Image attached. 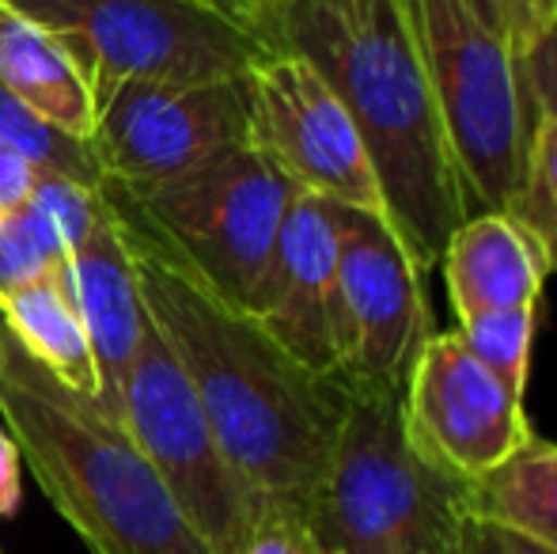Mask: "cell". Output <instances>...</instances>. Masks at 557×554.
I'll return each instance as SVG.
<instances>
[{
  "label": "cell",
  "mask_w": 557,
  "mask_h": 554,
  "mask_svg": "<svg viewBox=\"0 0 557 554\" xmlns=\"http://www.w3.org/2000/svg\"><path fill=\"white\" fill-rule=\"evenodd\" d=\"M250 148L277 163L304 194L387 217L349 111L300 53L281 50L250 73Z\"/></svg>",
  "instance_id": "cell-11"
},
{
  "label": "cell",
  "mask_w": 557,
  "mask_h": 554,
  "mask_svg": "<svg viewBox=\"0 0 557 554\" xmlns=\"http://www.w3.org/2000/svg\"><path fill=\"white\" fill-rule=\"evenodd\" d=\"M441 270L459 323L490 311H535L550 274L531 232L508 213H470L447 239Z\"/></svg>",
  "instance_id": "cell-15"
},
{
  "label": "cell",
  "mask_w": 557,
  "mask_h": 554,
  "mask_svg": "<svg viewBox=\"0 0 557 554\" xmlns=\"http://www.w3.org/2000/svg\"><path fill=\"white\" fill-rule=\"evenodd\" d=\"M0 365H4V327H0Z\"/></svg>",
  "instance_id": "cell-34"
},
{
  "label": "cell",
  "mask_w": 557,
  "mask_h": 554,
  "mask_svg": "<svg viewBox=\"0 0 557 554\" xmlns=\"http://www.w3.org/2000/svg\"><path fill=\"white\" fill-rule=\"evenodd\" d=\"M462 4L470 8V12L478 15L482 23H490L493 30H500V15H497V0H462ZM505 35V30H500Z\"/></svg>",
  "instance_id": "cell-30"
},
{
  "label": "cell",
  "mask_w": 557,
  "mask_h": 554,
  "mask_svg": "<svg viewBox=\"0 0 557 554\" xmlns=\"http://www.w3.org/2000/svg\"><path fill=\"white\" fill-rule=\"evenodd\" d=\"M0 554H4V551H0Z\"/></svg>",
  "instance_id": "cell-35"
},
{
  "label": "cell",
  "mask_w": 557,
  "mask_h": 554,
  "mask_svg": "<svg viewBox=\"0 0 557 554\" xmlns=\"http://www.w3.org/2000/svg\"><path fill=\"white\" fill-rule=\"evenodd\" d=\"M23 502V456L15 436L0 421V517H15Z\"/></svg>",
  "instance_id": "cell-28"
},
{
  "label": "cell",
  "mask_w": 557,
  "mask_h": 554,
  "mask_svg": "<svg viewBox=\"0 0 557 554\" xmlns=\"http://www.w3.org/2000/svg\"><path fill=\"white\" fill-rule=\"evenodd\" d=\"M398 4L433 88L470 209L505 213L523 183L535 130L512 46L462 0Z\"/></svg>",
  "instance_id": "cell-7"
},
{
  "label": "cell",
  "mask_w": 557,
  "mask_h": 554,
  "mask_svg": "<svg viewBox=\"0 0 557 554\" xmlns=\"http://www.w3.org/2000/svg\"><path fill=\"white\" fill-rule=\"evenodd\" d=\"M0 145L12 148L20 160H27L38 175H69L81 183L103 186V171L84 140L61 134L58 126L27 111L4 88H0Z\"/></svg>",
  "instance_id": "cell-19"
},
{
  "label": "cell",
  "mask_w": 557,
  "mask_h": 554,
  "mask_svg": "<svg viewBox=\"0 0 557 554\" xmlns=\"http://www.w3.org/2000/svg\"><path fill=\"white\" fill-rule=\"evenodd\" d=\"M247 316L308 369L337 377V232L331 201L300 194Z\"/></svg>",
  "instance_id": "cell-13"
},
{
  "label": "cell",
  "mask_w": 557,
  "mask_h": 554,
  "mask_svg": "<svg viewBox=\"0 0 557 554\" xmlns=\"http://www.w3.org/2000/svg\"><path fill=\"white\" fill-rule=\"evenodd\" d=\"M69 255L42 224V217L23 201L0 209V300L65 267Z\"/></svg>",
  "instance_id": "cell-23"
},
{
  "label": "cell",
  "mask_w": 557,
  "mask_h": 554,
  "mask_svg": "<svg viewBox=\"0 0 557 554\" xmlns=\"http://www.w3.org/2000/svg\"><path fill=\"white\" fill-rule=\"evenodd\" d=\"M467 509L520 535L539 554H557V444L531 436L497 471L470 482Z\"/></svg>",
  "instance_id": "cell-18"
},
{
  "label": "cell",
  "mask_w": 557,
  "mask_h": 554,
  "mask_svg": "<svg viewBox=\"0 0 557 554\" xmlns=\"http://www.w3.org/2000/svg\"><path fill=\"white\" fill-rule=\"evenodd\" d=\"M38 171L27 160L12 152V148L0 145V209H15L27 201L30 186H35Z\"/></svg>",
  "instance_id": "cell-29"
},
{
  "label": "cell",
  "mask_w": 557,
  "mask_h": 554,
  "mask_svg": "<svg viewBox=\"0 0 557 554\" xmlns=\"http://www.w3.org/2000/svg\"><path fill=\"white\" fill-rule=\"evenodd\" d=\"M206 4H216V8H224V12H232V15H243V20H258L255 15V8H250V0H206ZM262 23V20H258ZM265 27V23H262Z\"/></svg>",
  "instance_id": "cell-31"
},
{
  "label": "cell",
  "mask_w": 557,
  "mask_h": 554,
  "mask_svg": "<svg viewBox=\"0 0 557 554\" xmlns=\"http://www.w3.org/2000/svg\"><path fill=\"white\" fill-rule=\"evenodd\" d=\"M410 444L455 482L485 479L531 441L523 399L474 361L455 331H433L403 387Z\"/></svg>",
  "instance_id": "cell-12"
},
{
  "label": "cell",
  "mask_w": 557,
  "mask_h": 554,
  "mask_svg": "<svg viewBox=\"0 0 557 554\" xmlns=\"http://www.w3.org/2000/svg\"><path fill=\"white\" fill-rule=\"evenodd\" d=\"M122 426L209 554H239L265 509L224 459L178 357L148 319L122 384Z\"/></svg>",
  "instance_id": "cell-8"
},
{
  "label": "cell",
  "mask_w": 557,
  "mask_h": 554,
  "mask_svg": "<svg viewBox=\"0 0 557 554\" xmlns=\"http://www.w3.org/2000/svg\"><path fill=\"white\" fill-rule=\"evenodd\" d=\"M0 421L91 554H209L122 421L46 377L8 331Z\"/></svg>",
  "instance_id": "cell-3"
},
{
  "label": "cell",
  "mask_w": 557,
  "mask_h": 554,
  "mask_svg": "<svg viewBox=\"0 0 557 554\" xmlns=\"http://www.w3.org/2000/svg\"><path fill=\"white\" fill-rule=\"evenodd\" d=\"M497 15L508 46L520 58L557 23V0H497Z\"/></svg>",
  "instance_id": "cell-26"
},
{
  "label": "cell",
  "mask_w": 557,
  "mask_h": 554,
  "mask_svg": "<svg viewBox=\"0 0 557 554\" xmlns=\"http://www.w3.org/2000/svg\"><path fill=\"white\" fill-rule=\"evenodd\" d=\"M27 206L42 217V224L53 232L61 251L73 255L81 244H88L91 232L111 217V194L107 186L81 183L69 175H38L27 194Z\"/></svg>",
  "instance_id": "cell-22"
},
{
  "label": "cell",
  "mask_w": 557,
  "mask_h": 554,
  "mask_svg": "<svg viewBox=\"0 0 557 554\" xmlns=\"http://www.w3.org/2000/svg\"><path fill=\"white\" fill-rule=\"evenodd\" d=\"M334 4H345V8H352V4H368V0H334Z\"/></svg>",
  "instance_id": "cell-33"
},
{
  "label": "cell",
  "mask_w": 557,
  "mask_h": 554,
  "mask_svg": "<svg viewBox=\"0 0 557 554\" xmlns=\"http://www.w3.org/2000/svg\"><path fill=\"white\" fill-rule=\"evenodd\" d=\"M69 46L96 107L125 84H216L281 53L258 20L206 0H4Z\"/></svg>",
  "instance_id": "cell-6"
},
{
  "label": "cell",
  "mask_w": 557,
  "mask_h": 554,
  "mask_svg": "<svg viewBox=\"0 0 557 554\" xmlns=\"http://www.w3.org/2000/svg\"><path fill=\"white\" fill-rule=\"evenodd\" d=\"M107 194L133 236L209 296L247 311L304 190L258 148L239 145L183 178L145 190L107 186Z\"/></svg>",
  "instance_id": "cell-5"
},
{
  "label": "cell",
  "mask_w": 557,
  "mask_h": 554,
  "mask_svg": "<svg viewBox=\"0 0 557 554\" xmlns=\"http://www.w3.org/2000/svg\"><path fill=\"white\" fill-rule=\"evenodd\" d=\"M0 88L61 134L84 145L96 134V99L69 46L4 0H0Z\"/></svg>",
  "instance_id": "cell-16"
},
{
  "label": "cell",
  "mask_w": 557,
  "mask_h": 554,
  "mask_svg": "<svg viewBox=\"0 0 557 554\" xmlns=\"http://www.w3.org/2000/svg\"><path fill=\"white\" fill-rule=\"evenodd\" d=\"M281 4H285V0H250V8H255V15H258L262 23H270L273 15L281 12Z\"/></svg>",
  "instance_id": "cell-32"
},
{
  "label": "cell",
  "mask_w": 557,
  "mask_h": 554,
  "mask_svg": "<svg viewBox=\"0 0 557 554\" xmlns=\"http://www.w3.org/2000/svg\"><path fill=\"white\" fill-rule=\"evenodd\" d=\"M337 232V377L352 392H403L433 338L421 270L387 217L334 206Z\"/></svg>",
  "instance_id": "cell-9"
},
{
  "label": "cell",
  "mask_w": 557,
  "mask_h": 554,
  "mask_svg": "<svg viewBox=\"0 0 557 554\" xmlns=\"http://www.w3.org/2000/svg\"><path fill=\"white\" fill-rule=\"evenodd\" d=\"M239 554H337L323 535L311 528L304 513L293 509H270L255 525L250 540Z\"/></svg>",
  "instance_id": "cell-24"
},
{
  "label": "cell",
  "mask_w": 557,
  "mask_h": 554,
  "mask_svg": "<svg viewBox=\"0 0 557 554\" xmlns=\"http://www.w3.org/2000/svg\"><path fill=\"white\" fill-rule=\"evenodd\" d=\"M250 145V76L216 84H125L96 107L88 148L107 186L145 190Z\"/></svg>",
  "instance_id": "cell-10"
},
{
  "label": "cell",
  "mask_w": 557,
  "mask_h": 554,
  "mask_svg": "<svg viewBox=\"0 0 557 554\" xmlns=\"http://www.w3.org/2000/svg\"><path fill=\"white\" fill-rule=\"evenodd\" d=\"M265 27L281 50L300 53L326 76L364 140L387 224L421 274L441 270L447 239L474 209L403 4L285 0Z\"/></svg>",
  "instance_id": "cell-2"
},
{
  "label": "cell",
  "mask_w": 557,
  "mask_h": 554,
  "mask_svg": "<svg viewBox=\"0 0 557 554\" xmlns=\"http://www.w3.org/2000/svg\"><path fill=\"white\" fill-rule=\"evenodd\" d=\"M516 61H520V81L531 114L557 126V23Z\"/></svg>",
  "instance_id": "cell-25"
},
{
  "label": "cell",
  "mask_w": 557,
  "mask_h": 554,
  "mask_svg": "<svg viewBox=\"0 0 557 554\" xmlns=\"http://www.w3.org/2000/svg\"><path fill=\"white\" fill-rule=\"evenodd\" d=\"M304 517L337 554H455L467 487L406 436L403 392H352L331 467Z\"/></svg>",
  "instance_id": "cell-4"
},
{
  "label": "cell",
  "mask_w": 557,
  "mask_h": 554,
  "mask_svg": "<svg viewBox=\"0 0 557 554\" xmlns=\"http://www.w3.org/2000/svg\"><path fill=\"white\" fill-rule=\"evenodd\" d=\"M4 331L46 377L58 380L76 399L103 410V384H99V365L91 354V342L76 316V304L65 285V267L50 278L20 288V293L0 300Z\"/></svg>",
  "instance_id": "cell-17"
},
{
  "label": "cell",
  "mask_w": 557,
  "mask_h": 554,
  "mask_svg": "<svg viewBox=\"0 0 557 554\" xmlns=\"http://www.w3.org/2000/svg\"><path fill=\"white\" fill-rule=\"evenodd\" d=\"M508 217L531 232V239L543 251L550 274H557V126L546 119H535L528 145V168L516 198L505 209Z\"/></svg>",
  "instance_id": "cell-21"
},
{
  "label": "cell",
  "mask_w": 557,
  "mask_h": 554,
  "mask_svg": "<svg viewBox=\"0 0 557 554\" xmlns=\"http://www.w3.org/2000/svg\"><path fill=\"white\" fill-rule=\"evenodd\" d=\"M65 285L99 365L103 415L122 421V384L148 331V311L117 209H111V217L91 232L88 244H81L65 259Z\"/></svg>",
  "instance_id": "cell-14"
},
{
  "label": "cell",
  "mask_w": 557,
  "mask_h": 554,
  "mask_svg": "<svg viewBox=\"0 0 557 554\" xmlns=\"http://www.w3.org/2000/svg\"><path fill=\"white\" fill-rule=\"evenodd\" d=\"M125 236L148 319L190 377L232 471L265 513H308L342 433L349 384L300 365L255 316L209 296L129 229Z\"/></svg>",
  "instance_id": "cell-1"
},
{
  "label": "cell",
  "mask_w": 557,
  "mask_h": 554,
  "mask_svg": "<svg viewBox=\"0 0 557 554\" xmlns=\"http://www.w3.org/2000/svg\"><path fill=\"white\" fill-rule=\"evenodd\" d=\"M462 346L474 354L485 372L500 380L516 399L528 392L531 372V342H535V311H490V316H470L455 327Z\"/></svg>",
  "instance_id": "cell-20"
},
{
  "label": "cell",
  "mask_w": 557,
  "mask_h": 554,
  "mask_svg": "<svg viewBox=\"0 0 557 554\" xmlns=\"http://www.w3.org/2000/svg\"><path fill=\"white\" fill-rule=\"evenodd\" d=\"M455 554H539V551L531 547V543H523L520 535L490 525V520L467 517Z\"/></svg>",
  "instance_id": "cell-27"
}]
</instances>
